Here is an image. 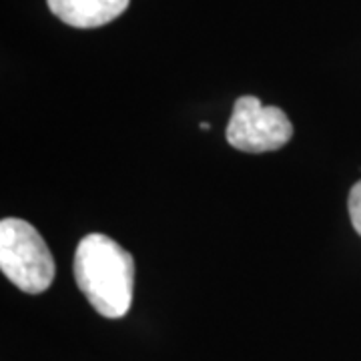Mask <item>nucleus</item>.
Instances as JSON below:
<instances>
[{
  "mask_svg": "<svg viewBox=\"0 0 361 361\" xmlns=\"http://www.w3.org/2000/svg\"><path fill=\"white\" fill-rule=\"evenodd\" d=\"M78 289L97 313L106 319H121L133 303L135 261L127 249L103 233L80 239L73 261Z\"/></svg>",
  "mask_w": 361,
  "mask_h": 361,
  "instance_id": "f257e3e1",
  "label": "nucleus"
},
{
  "mask_svg": "<svg viewBox=\"0 0 361 361\" xmlns=\"http://www.w3.org/2000/svg\"><path fill=\"white\" fill-rule=\"evenodd\" d=\"M293 137L289 116L277 106H263L257 97H239L227 127V141L245 153H269L285 147Z\"/></svg>",
  "mask_w": 361,
  "mask_h": 361,
  "instance_id": "7ed1b4c3",
  "label": "nucleus"
},
{
  "mask_svg": "<svg viewBox=\"0 0 361 361\" xmlns=\"http://www.w3.org/2000/svg\"><path fill=\"white\" fill-rule=\"evenodd\" d=\"M0 269L25 293H42L54 279V259L40 233L23 219L0 221Z\"/></svg>",
  "mask_w": 361,
  "mask_h": 361,
  "instance_id": "f03ea898",
  "label": "nucleus"
},
{
  "mask_svg": "<svg viewBox=\"0 0 361 361\" xmlns=\"http://www.w3.org/2000/svg\"><path fill=\"white\" fill-rule=\"evenodd\" d=\"M51 13L75 28L109 25L127 11L129 0H47Z\"/></svg>",
  "mask_w": 361,
  "mask_h": 361,
  "instance_id": "20e7f679",
  "label": "nucleus"
},
{
  "mask_svg": "<svg viewBox=\"0 0 361 361\" xmlns=\"http://www.w3.org/2000/svg\"><path fill=\"white\" fill-rule=\"evenodd\" d=\"M348 207L349 217H351V223H353V229L357 231V235H361V180L351 187Z\"/></svg>",
  "mask_w": 361,
  "mask_h": 361,
  "instance_id": "39448f33",
  "label": "nucleus"
}]
</instances>
